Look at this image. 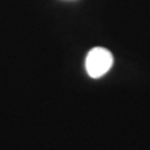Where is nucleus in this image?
<instances>
[{
	"instance_id": "obj_1",
	"label": "nucleus",
	"mask_w": 150,
	"mask_h": 150,
	"mask_svg": "<svg viewBox=\"0 0 150 150\" xmlns=\"http://www.w3.org/2000/svg\"><path fill=\"white\" fill-rule=\"evenodd\" d=\"M113 57L111 52L105 48L97 47L91 49L86 58V69L91 78L97 79L106 75L112 67Z\"/></svg>"
}]
</instances>
